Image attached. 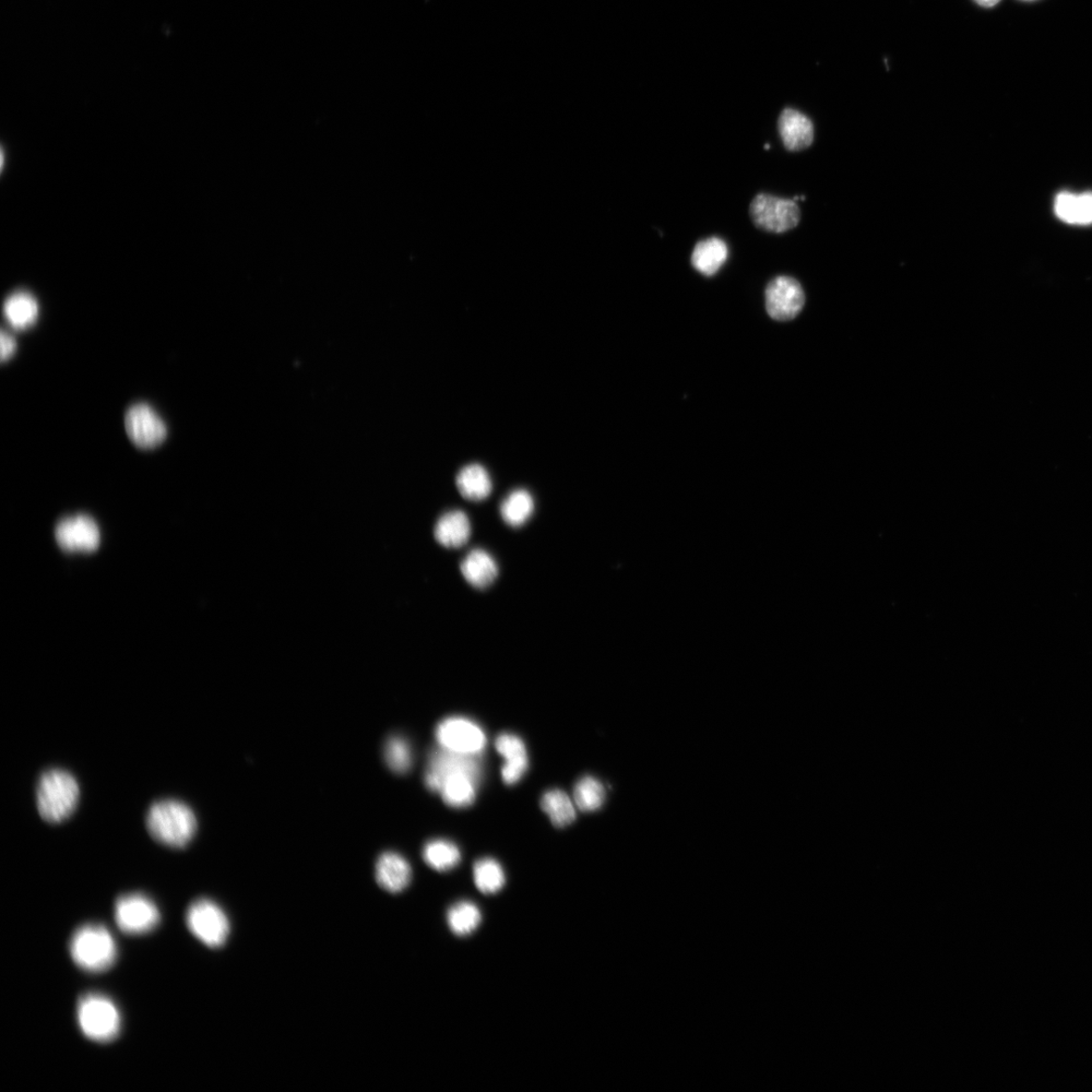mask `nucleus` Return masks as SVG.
<instances>
[{"instance_id":"obj_12","label":"nucleus","mask_w":1092,"mask_h":1092,"mask_svg":"<svg viewBox=\"0 0 1092 1092\" xmlns=\"http://www.w3.org/2000/svg\"><path fill=\"white\" fill-rule=\"evenodd\" d=\"M55 537L67 552H92L99 548L101 541L96 521L87 515L62 519L56 526Z\"/></svg>"},{"instance_id":"obj_16","label":"nucleus","mask_w":1092,"mask_h":1092,"mask_svg":"<svg viewBox=\"0 0 1092 1092\" xmlns=\"http://www.w3.org/2000/svg\"><path fill=\"white\" fill-rule=\"evenodd\" d=\"M471 522L468 515L460 510H454L444 514L437 521L434 536L437 542L447 549H459L467 544L471 538Z\"/></svg>"},{"instance_id":"obj_30","label":"nucleus","mask_w":1092,"mask_h":1092,"mask_svg":"<svg viewBox=\"0 0 1092 1092\" xmlns=\"http://www.w3.org/2000/svg\"><path fill=\"white\" fill-rule=\"evenodd\" d=\"M18 344L16 339L7 334V331L2 332V362H5L10 358H13L17 351Z\"/></svg>"},{"instance_id":"obj_1","label":"nucleus","mask_w":1092,"mask_h":1092,"mask_svg":"<svg viewBox=\"0 0 1092 1092\" xmlns=\"http://www.w3.org/2000/svg\"><path fill=\"white\" fill-rule=\"evenodd\" d=\"M197 826L193 811L177 800L166 799L153 803L147 813L150 835L162 844L173 848L185 847L193 839Z\"/></svg>"},{"instance_id":"obj_23","label":"nucleus","mask_w":1092,"mask_h":1092,"mask_svg":"<svg viewBox=\"0 0 1092 1092\" xmlns=\"http://www.w3.org/2000/svg\"><path fill=\"white\" fill-rule=\"evenodd\" d=\"M500 512L505 524L518 528L524 526L534 512V500L525 489L510 493L501 504Z\"/></svg>"},{"instance_id":"obj_11","label":"nucleus","mask_w":1092,"mask_h":1092,"mask_svg":"<svg viewBox=\"0 0 1092 1092\" xmlns=\"http://www.w3.org/2000/svg\"><path fill=\"white\" fill-rule=\"evenodd\" d=\"M804 303V292L797 280L778 277L768 284L766 307L771 319L789 321L801 312Z\"/></svg>"},{"instance_id":"obj_18","label":"nucleus","mask_w":1092,"mask_h":1092,"mask_svg":"<svg viewBox=\"0 0 1092 1092\" xmlns=\"http://www.w3.org/2000/svg\"><path fill=\"white\" fill-rule=\"evenodd\" d=\"M4 314L11 327L26 330L37 322L40 307L34 296L27 292L11 293L4 305Z\"/></svg>"},{"instance_id":"obj_24","label":"nucleus","mask_w":1092,"mask_h":1092,"mask_svg":"<svg viewBox=\"0 0 1092 1092\" xmlns=\"http://www.w3.org/2000/svg\"><path fill=\"white\" fill-rule=\"evenodd\" d=\"M423 859L438 872H446L457 867L461 860L459 849L449 840L434 839L423 848Z\"/></svg>"},{"instance_id":"obj_2","label":"nucleus","mask_w":1092,"mask_h":1092,"mask_svg":"<svg viewBox=\"0 0 1092 1092\" xmlns=\"http://www.w3.org/2000/svg\"><path fill=\"white\" fill-rule=\"evenodd\" d=\"M78 799V783L68 771L52 769L41 776L37 787V806L45 821H64L75 812Z\"/></svg>"},{"instance_id":"obj_14","label":"nucleus","mask_w":1092,"mask_h":1092,"mask_svg":"<svg viewBox=\"0 0 1092 1092\" xmlns=\"http://www.w3.org/2000/svg\"><path fill=\"white\" fill-rule=\"evenodd\" d=\"M375 880L386 892L402 893L412 880L411 866L401 854L387 852L376 862Z\"/></svg>"},{"instance_id":"obj_32","label":"nucleus","mask_w":1092,"mask_h":1092,"mask_svg":"<svg viewBox=\"0 0 1092 1092\" xmlns=\"http://www.w3.org/2000/svg\"><path fill=\"white\" fill-rule=\"evenodd\" d=\"M770 148H771V147H770V144H766V145H765V149H766V150H768V149H770Z\"/></svg>"},{"instance_id":"obj_15","label":"nucleus","mask_w":1092,"mask_h":1092,"mask_svg":"<svg viewBox=\"0 0 1092 1092\" xmlns=\"http://www.w3.org/2000/svg\"><path fill=\"white\" fill-rule=\"evenodd\" d=\"M778 128L783 144L789 151H800L812 144L813 125L809 117L799 111L793 109L783 111L779 117Z\"/></svg>"},{"instance_id":"obj_19","label":"nucleus","mask_w":1092,"mask_h":1092,"mask_svg":"<svg viewBox=\"0 0 1092 1092\" xmlns=\"http://www.w3.org/2000/svg\"><path fill=\"white\" fill-rule=\"evenodd\" d=\"M1056 216L1061 221L1080 225L1092 224V193L1075 195L1060 193L1055 198Z\"/></svg>"},{"instance_id":"obj_27","label":"nucleus","mask_w":1092,"mask_h":1092,"mask_svg":"<svg viewBox=\"0 0 1092 1092\" xmlns=\"http://www.w3.org/2000/svg\"><path fill=\"white\" fill-rule=\"evenodd\" d=\"M474 883L484 894H495L504 887L505 873L501 865L496 860L485 858L473 866Z\"/></svg>"},{"instance_id":"obj_22","label":"nucleus","mask_w":1092,"mask_h":1092,"mask_svg":"<svg viewBox=\"0 0 1092 1092\" xmlns=\"http://www.w3.org/2000/svg\"><path fill=\"white\" fill-rule=\"evenodd\" d=\"M728 257L729 248L726 242L714 237V239L700 241L695 246L691 264L703 275L712 277L718 272Z\"/></svg>"},{"instance_id":"obj_8","label":"nucleus","mask_w":1092,"mask_h":1092,"mask_svg":"<svg viewBox=\"0 0 1092 1092\" xmlns=\"http://www.w3.org/2000/svg\"><path fill=\"white\" fill-rule=\"evenodd\" d=\"M118 929L132 935H144L156 929L160 913L153 900L144 894H130L118 897L115 906Z\"/></svg>"},{"instance_id":"obj_28","label":"nucleus","mask_w":1092,"mask_h":1092,"mask_svg":"<svg viewBox=\"0 0 1092 1092\" xmlns=\"http://www.w3.org/2000/svg\"><path fill=\"white\" fill-rule=\"evenodd\" d=\"M388 767L397 774H406L413 765V752L406 739L395 735L390 737L384 750Z\"/></svg>"},{"instance_id":"obj_9","label":"nucleus","mask_w":1092,"mask_h":1092,"mask_svg":"<svg viewBox=\"0 0 1092 1092\" xmlns=\"http://www.w3.org/2000/svg\"><path fill=\"white\" fill-rule=\"evenodd\" d=\"M435 735L439 745L461 754H482L486 744L485 734L478 724L461 717L439 722Z\"/></svg>"},{"instance_id":"obj_4","label":"nucleus","mask_w":1092,"mask_h":1092,"mask_svg":"<svg viewBox=\"0 0 1092 1092\" xmlns=\"http://www.w3.org/2000/svg\"><path fill=\"white\" fill-rule=\"evenodd\" d=\"M77 1019L83 1035L98 1043L114 1041L121 1031V1015L108 996L89 993L77 1005Z\"/></svg>"},{"instance_id":"obj_13","label":"nucleus","mask_w":1092,"mask_h":1092,"mask_svg":"<svg viewBox=\"0 0 1092 1092\" xmlns=\"http://www.w3.org/2000/svg\"><path fill=\"white\" fill-rule=\"evenodd\" d=\"M496 749L505 758L502 778L507 785H514L528 769V758L524 742L512 733H502L496 739Z\"/></svg>"},{"instance_id":"obj_7","label":"nucleus","mask_w":1092,"mask_h":1092,"mask_svg":"<svg viewBox=\"0 0 1092 1092\" xmlns=\"http://www.w3.org/2000/svg\"><path fill=\"white\" fill-rule=\"evenodd\" d=\"M750 213L757 227L767 232L785 233L797 227L800 221L797 201L766 194L753 199Z\"/></svg>"},{"instance_id":"obj_31","label":"nucleus","mask_w":1092,"mask_h":1092,"mask_svg":"<svg viewBox=\"0 0 1092 1092\" xmlns=\"http://www.w3.org/2000/svg\"><path fill=\"white\" fill-rule=\"evenodd\" d=\"M976 2L984 7H991L999 4L1001 0H976Z\"/></svg>"},{"instance_id":"obj_26","label":"nucleus","mask_w":1092,"mask_h":1092,"mask_svg":"<svg viewBox=\"0 0 1092 1092\" xmlns=\"http://www.w3.org/2000/svg\"><path fill=\"white\" fill-rule=\"evenodd\" d=\"M481 921L479 908L470 901L457 902L447 911L448 927L458 936H467L476 931Z\"/></svg>"},{"instance_id":"obj_20","label":"nucleus","mask_w":1092,"mask_h":1092,"mask_svg":"<svg viewBox=\"0 0 1092 1092\" xmlns=\"http://www.w3.org/2000/svg\"><path fill=\"white\" fill-rule=\"evenodd\" d=\"M480 782L470 775L456 773L443 778L439 792L444 801L455 809H465L474 802Z\"/></svg>"},{"instance_id":"obj_21","label":"nucleus","mask_w":1092,"mask_h":1092,"mask_svg":"<svg viewBox=\"0 0 1092 1092\" xmlns=\"http://www.w3.org/2000/svg\"><path fill=\"white\" fill-rule=\"evenodd\" d=\"M457 486L460 495L472 502L484 501L493 490L488 471L479 464L462 468L457 476Z\"/></svg>"},{"instance_id":"obj_5","label":"nucleus","mask_w":1092,"mask_h":1092,"mask_svg":"<svg viewBox=\"0 0 1092 1092\" xmlns=\"http://www.w3.org/2000/svg\"><path fill=\"white\" fill-rule=\"evenodd\" d=\"M186 924L201 943L220 948L227 941L230 922L224 910L212 900L198 899L186 912Z\"/></svg>"},{"instance_id":"obj_25","label":"nucleus","mask_w":1092,"mask_h":1092,"mask_svg":"<svg viewBox=\"0 0 1092 1092\" xmlns=\"http://www.w3.org/2000/svg\"><path fill=\"white\" fill-rule=\"evenodd\" d=\"M541 809L549 815L553 825L556 827H565L575 822L576 810L567 794L560 789H553L543 794Z\"/></svg>"},{"instance_id":"obj_10","label":"nucleus","mask_w":1092,"mask_h":1092,"mask_svg":"<svg viewBox=\"0 0 1092 1092\" xmlns=\"http://www.w3.org/2000/svg\"><path fill=\"white\" fill-rule=\"evenodd\" d=\"M125 427L130 441L143 449L157 447L168 437V427L147 403H136L127 411Z\"/></svg>"},{"instance_id":"obj_29","label":"nucleus","mask_w":1092,"mask_h":1092,"mask_svg":"<svg viewBox=\"0 0 1092 1092\" xmlns=\"http://www.w3.org/2000/svg\"><path fill=\"white\" fill-rule=\"evenodd\" d=\"M574 798L579 810L594 812L599 810L605 801V790L597 779L587 776L577 783Z\"/></svg>"},{"instance_id":"obj_6","label":"nucleus","mask_w":1092,"mask_h":1092,"mask_svg":"<svg viewBox=\"0 0 1092 1092\" xmlns=\"http://www.w3.org/2000/svg\"><path fill=\"white\" fill-rule=\"evenodd\" d=\"M481 755L461 754L443 746L437 747L430 755L424 777L426 787L432 792H439L443 778L456 773L467 774L481 782L484 775Z\"/></svg>"},{"instance_id":"obj_3","label":"nucleus","mask_w":1092,"mask_h":1092,"mask_svg":"<svg viewBox=\"0 0 1092 1092\" xmlns=\"http://www.w3.org/2000/svg\"><path fill=\"white\" fill-rule=\"evenodd\" d=\"M70 955L82 970L100 973L114 965L116 945L112 934L102 925L87 924L71 939Z\"/></svg>"},{"instance_id":"obj_17","label":"nucleus","mask_w":1092,"mask_h":1092,"mask_svg":"<svg viewBox=\"0 0 1092 1092\" xmlns=\"http://www.w3.org/2000/svg\"><path fill=\"white\" fill-rule=\"evenodd\" d=\"M462 576L468 583L477 589H485L498 577V566L494 557L481 549L472 550L460 564Z\"/></svg>"}]
</instances>
